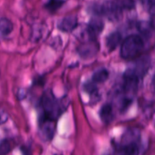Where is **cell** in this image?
<instances>
[{
    "label": "cell",
    "instance_id": "cell-11",
    "mask_svg": "<svg viewBox=\"0 0 155 155\" xmlns=\"http://www.w3.org/2000/svg\"><path fill=\"white\" fill-rule=\"evenodd\" d=\"M100 117L104 123H110L113 118V107L110 104H105L100 110Z\"/></svg>",
    "mask_w": 155,
    "mask_h": 155
},
{
    "label": "cell",
    "instance_id": "cell-10",
    "mask_svg": "<svg viewBox=\"0 0 155 155\" xmlns=\"http://www.w3.org/2000/svg\"><path fill=\"white\" fill-rule=\"evenodd\" d=\"M122 40V36L119 32H114L109 35L106 41V45L109 51H112L117 48Z\"/></svg>",
    "mask_w": 155,
    "mask_h": 155
},
{
    "label": "cell",
    "instance_id": "cell-19",
    "mask_svg": "<svg viewBox=\"0 0 155 155\" xmlns=\"http://www.w3.org/2000/svg\"><path fill=\"white\" fill-rule=\"evenodd\" d=\"M147 8L151 15H155V0H147Z\"/></svg>",
    "mask_w": 155,
    "mask_h": 155
},
{
    "label": "cell",
    "instance_id": "cell-15",
    "mask_svg": "<svg viewBox=\"0 0 155 155\" xmlns=\"http://www.w3.org/2000/svg\"><path fill=\"white\" fill-rule=\"evenodd\" d=\"M121 150L123 151V153L126 154L134 155L138 154L139 153V147L136 142L123 145Z\"/></svg>",
    "mask_w": 155,
    "mask_h": 155
},
{
    "label": "cell",
    "instance_id": "cell-9",
    "mask_svg": "<svg viewBox=\"0 0 155 155\" xmlns=\"http://www.w3.org/2000/svg\"><path fill=\"white\" fill-rule=\"evenodd\" d=\"M78 25V19L76 16H68L61 20L58 27L61 30L67 33L72 32Z\"/></svg>",
    "mask_w": 155,
    "mask_h": 155
},
{
    "label": "cell",
    "instance_id": "cell-12",
    "mask_svg": "<svg viewBox=\"0 0 155 155\" xmlns=\"http://www.w3.org/2000/svg\"><path fill=\"white\" fill-rule=\"evenodd\" d=\"M13 30V24L6 18L0 19V33L3 36H8Z\"/></svg>",
    "mask_w": 155,
    "mask_h": 155
},
{
    "label": "cell",
    "instance_id": "cell-18",
    "mask_svg": "<svg viewBox=\"0 0 155 155\" xmlns=\"http://www.w3.org/2000/svg\"><path fill=\"white\" fill-rule=\"evenodd\" d=\"M11 151V145L6 139L0 142V154H6Z\"/></svg>",
    "mask_w": 155,
    "mask_h": 155
},
{
    "label": "cell",
    "instance_id": "cell-14",
    "mask_svg": "<svg viewBox=\"0 0 155 155\" xmlns=\"http://www.w3.org/2000/svg\"><path fill=\"white\" fill-rule=\"evenodd\" d=\"M137 28L142 34L150 36L153 30V25L148 21H139L137 24Z\"/></svg>",
    "mask_w": 155,
    "mask_h": 155
},
{
    "label": "cell",
    "instance_id": "cell-6",
    "mask_svg": "<svg viewBox=\"0 0 155 155\" xmlns=\"http://www.w3.org/2000/svg\"><path fill=\"white\" fill-rule=\"evenodd\" d=\"M55 124L54 120L43 117L40 124V133L42 139L45 141H49L52 139L54 134Z\"/></svg>",
    "mask_w": 155,
    "mask_h": 155
},
{
    "label": "cell",
    "instance_id": "cell-1",
    "mask_svg": "<svg viewBox=\"0 0 155 155\" xmlns=\"http://www.w3.org/2000/svg\"><path fill=\"white\" fill-rule=\"evenodd\" d=\"M144 48V41L139 35H130L122 42L120 55L123 58L130 60L137 58Z\"/></svg>",
    "mask_w": 155,
    "mask_h": 155
},
{
    "label": "cell",
    "instance_id": "cell-21",
    "mask_svg": "<svg viewBox=\"0 0 155 155\" xmlns=\"http://www.w3.org/2000/svg\"><path fill=\"white\" fill-rule=\"evenodd\" d=\"M121 5L124 8H131L134 5V2H133V0H123Z\"/></svg>",
    "mask_w": 155,
    "mask_h": 155
},
{
    "label": "cell",
    "instance_id": "cell-3",
    "mask_svg": "<svg viewBox=\"0 0 155 155\" xmlns=\"http://www.w3.org/2000/svg\"><path fill=\"white\" fill-rule=\"evenodd\" d=\"M95 12L99 15H104L110 21H118L122 16V8L113 2H107L101 6L95 8Z\"/></svg>",
    "mask_w": 155,
    "mask_h": 155
},
{
    "label": "cell",
    "instance_id": "cell-13",
    "mask_svg": "<svg viewBox=\"0 0 155 155\" xmlns=\"http://www.w3.org/2000/svg\"><path fill=\"white\" fill-rule=\"evenodd\" d=\"M109 77V72L106 69H101L95 72L92 76V81L95 83H104Z\"/></svg>",
    "mask_w": 155,
    "mask_h": 155
},
{
    "label": "cell",
    "instance_id": "cell-20",
    "mask_svg": "<svg viewBox=\"0 0 155 155\" xmlns=\"http://www.w3.org/2000/svg\"><path fill=\"white\" fill-rule=\"evenodd\" d=\"M8 119V116L7 113L0 109V125H2L3 124L7 122Z\"/></svg>",
    "mask_w": 155,
    "mask_h": 155
},
{
    "label": "cell",
    "instance_id": "cell-17",
    "mask_svg": "<svg viewBox=\"0 0 155 155\" xmlns=\"http://www.w3.org/2000/svg\"><path fill=\"white\" fill-rule=\"evenodd\" d=\"M95 84L96 83H94L93 81L88 82L85 84L84 90L90 95H95L97 93V86H95Z\"/></svg>",
    "mask_w": 155,
    "mask_h": 155
},
{
    "label": "cell",
    "instance_id": "cell-2",
    "mask_svg": "<svg viewBox=\"0 0 155 155\" xmlns=\"http://www.w3.org/2000/svg\"><path fill=\"white\" fill-rule=\"evenodd\" d=\"M42 105L44 117L54 120L60 116L62 112L60 102L49 92H46L42 97Z\"/></svg>",
    "mask_w": 155,
    "mask_h": 155
},
{
    "label": "cell",
    "instance_id": "cell-5",
    "mask_svg": "<svg viewBox=\"0 0 155 155\" xmlns=\"http://www.w3.org/2000/svg\"><path fill=\"white\" fill-rule=\"evenodd\" d=\"M140 77L136 74L134 70L129 69L126 71L124 76V89L126 92H133L137 89Z\"/></svg>",
    "mask_w": 155,
    "mask_h": 155
},
{
    "label": "cell",
    "instance_id": "cell-22",
    "mask_svg": "<svg viewBox=\"0 0 155 155\" xmlns=\"http://www.w3.org/2000/svg\"><path fill=\"white\" fill-rule=\"evenodd\" d=\"M152 87L154 89V90L155 91V74L153 77V80H152Z\"/></svg>",
    "mask_w": 155,
    "mask_h": 155
},
{
    "label": "cell",
    "instance_id": "cell-4",
    "mask_svg": "<svg viewBox=\"0 0 155 155\" xmlns=\"http://www.w3.org/2000/svg\"><path fill=\"white\" fill-rule=\"evenodd\" d=\"M99 45L95 39H90L87 42H84L80 45L77 48L79 54L83 59H89L93 58L98 53Z\"/></svg>",
    "mask_w": 155,
    "mask_h": 155
},
{
    "label": "cell",
    "instance_id": "cell-7",
    "mask_svg": "<svg viewBox=\"0 0 155 155\" xmlns=\"http://www.w3.org/2000/svg\"><path fill=\"white\" fill-rule=\"evenodd\" d=\"M104 29V22L99 18H93L90 20L87 27L88 34L90 39H95Z\"/></svg>",
    "mask_w": 155,
    "mask_h": 155
},
{
    "label": "cell",
    "instance_id": "cell-8",
    "mask_svg": "<svg viewBox=\"0 0 155 155\" xmlns=\"http://www.w3.org/2000/svg\"><path fill=\"white\" fill-rule=\"evenodd\" d=\"M151 67V58L148 56L141 58L138 61L136 62V67L133 68L136 74L139 77H143L146 74Z\"/></svg>",
    "mask_w": 155,
    "mask_h": 155
},
{
    "label": "cell",
    "instance_id": "cell-16",
    "mask_svg": "<svg viewBox=\"0 0 155 155\" xmlns=\"http://www.w3.org/2000/svg\"><path fill=\"white\" fill-rule=\"evenodd\" d=\"M64 4L63 0H49L47 2L46 7L49 11H54L58 10L59 8L61 7L62 5Z\"/></svg>",
    "mask_w": 155,
    "mask_h": 155
}]
</instances>
